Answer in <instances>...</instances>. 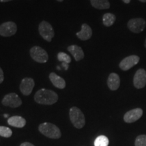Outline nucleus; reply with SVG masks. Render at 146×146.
Returning <instances> with one entry per match:
<instances>
[{"label":"nucleus","instance_id":"nucleus-1","mask_svg":"<svg viewBox=\"0 0 146 146\" xmlns=\"http://www.w3.org/2000/svg\"><path fill=\"white\" fill-rule=\"evenodd\" d=\"M34 99L39 104L52 105L58 102V96L56 92L50 89H41L36 91Z\"/></svg>","mask_w":146,"mask_h":146},{"label":"nucleus","instance_id":"nucleus-2","mask_svg":"<svg viewBox=\"0 0 146 146\" xmlns=\"http://www.w3.org/2000/svg\"><path fill=\"white\" fill-rule=\"evenodd\" d=\"M39 131L49 138L58 139L61 137V131L57 126L50 123H42L39 125Z\"/></svg>","mask_w":146,"mask_h":146},{"label":"nucleus","instance_id":"nucleus-3","mask_svg":"<svg viewBox=\"0 0 146 146\" xmlns=\"http://www.w3.org/2000/svg\"><path fill=\"white\" fill-rule=\"evenodd\" d=\"M70 119L72 125L77 129H81L85 125V118L83 113L77 107H72L69 111Z\"/></svg>","mask_w":146,"mask_h":146},{"label":"nucleus","instance_id":"nucleus-4","mask_svg":"<svg viewBox=\"0 0 146 146\" xmlns=\"http://www.w3.org/2000/svg\"><path fill=\"white\" fill-rule=\"evenodd\" d=\"M30 55L33 60L38 63H46L49 59L46 51L39 46L33 47L30 50Z\"/></svg>","mask_w":146,"mask_h":146},{"label":"nucleus","instance_id":"nucleus-5","mask_svg":"<svg viewBox=\"0 0 146 146\" xmlns=\"http://www.w3.org/2000/svg\"><path fill=\"white\" fill-rule=\"evenodd\" d=\"M39 35L45 41L50 42L54 36V31L52 25L46 21H42L39 25Z\"/></svg>","mask_w":146,"mask_h":146},{"label":"nucleus","instance_id":"nucleus-6","mask_svg":"<svg viewBox=\"0 0 146 146\" xmlns=\"http://www.w3.org/2000/svg\"><path fill=\"white\" fill-rule=\"evenodd\" d=\"M145 27L146 21L141 18H133L127 23L128 29L134 33H140L143 31Z\"/></svg>","mask_w":146,"mask_h":146},{"label":"nucleus","instance_id":"nucleus-7","mask_svg":"<svg viewBox=\"0 0 146 146\" xmlns=\"http://www.w3.org/2000/svg\"><path fill=\"white\" fill-rule=\"evenodd\" d=\"M2 104L5 106H9L10 108H18L22 105V100L20 97L16 94L11 93L7 94L3 98Z\"/></svg>","mask_w":146,"mask_h":146},{"label":"nucleus","instance_id":"nucleus-8","mask_svg":"<svg viewBox=\"0 0 146 146\" xmlns=\"http://www.w3.org/2000/svg\"><path fill=\"white\" fill-rule=\"evenodd\" d=\"M17 31V25L14 22H5L0 25V35L2 36H11Z\"/></svg>","mask_w":146,"mask_h":146},{"label":"nucleus","instance_id":"nucleus-9","mask_svg":"<svg viewBox=\"0 0 146 146\" xmlns=\"http://www.w3.org/2000/svg\"><path fill=\"white\" fill-rule=\"evenodd\" d=\"M140 58L138 56L136 55H132L126 57L125 58L122 60L119 64V67L121 70L124 71L128 70L131 69L132 67L135 66L136 64H137L139 62Z\"/></svg>","mask_w":146,"mask_h":146},{"label":"nucleus","instance_id":"nucleus-10","mask_svg":"<svg viewBox=\"0 0 146 146\" xmlns=\"http://www.w3.org/2000/svg\"><path fill=\"white\" fill-rule=\"evenodd\" d=\"M133 84L137 89H142L146 85V71L145 69L140 68L135 74Z\"/></svg>","mask_w":146,"mask_h":146},{"label":"nucleus","instance_id":"nucleus-11","mask_svg":"<svg viewBox=\"0 0 146 146\" xmlns=\"http://www.w3.org/2000/svg\"><path fill=\"white\" fill-rule=\"evenodd\" d=\"M35 87V81L32 78L26 77L22 80L20 85V90L24 96H28L32 93Z\"/></svg>","mask_w":146,"mask_h":146},{"label":"nucleus","instance_id":"nucleus-12","mask_svg":"<svg viewBox=\"0 0 146 146\" xmlns=\"http://www.w3.org/2000/svg\"><path fill=\"white\" fill-rule=\"evenodd\" d=\"M143 115V110L141 108H135L127 112L124 116V120L127 123H132L137 121Z\"/></svg>","mask_w":146,"mask_h":146},{"label":"nucleus","instance_id":"nucleus-13","mask_svg":"<svg viewBox=\"0 0 146 146\" xmlns=\"http://www.w3.org/2000/svg\"><path fill=\"white\" fill-rule=\"evenodd\" d=\"M92 29L87 24H83L81 26V30L76 33V36L82 41H87L90 39L92 36Z\"/></svg>","mask_w":146,"mask_h":146},{"label":"nucleus","instance_id":"nucleus-14","mask_svg":"<svg viewBox=\"0 0 146 146\" xmlns=\"http://www.w3.org/2000/svg\"><path fill=\"white\" fill-rule=\"evenodd\" d=\"M108 86L112 91H116L119 88L120 84V79L119 76L116 73L112 72L110 74L107 81Z\"/></svg>","mask_w":146,"mask_h":146},{"label":"nucleus","instance_id":"nucleus-15","mask_svg":"<svg viewBox=\"0 0 146 146\" xmlns=\"http://www.w3.org/2000/svg\"><path fill=\"white\" fill-rule=\"evenodd\" d=\"M67 50L72 55V56L76 61L78 62L84 58L85 54H84L83 49L81 47L78 46L76 45H72L68 46Z\"/></svg>","mask_w":146,"mask_h":146},{"label":"nucleus","instance_id":"nucleus-16","mask_svg":"<svg viewBox=\"0 0 146 146\" xmlns=\"http://www.w3.org/2000/svg\"><path fill=\"white\" fill-rule=\"evenodd\" d=\"M49 78H50V81L53 85L56 87L60 89H63L65 88L66 81L61 76H58V74H56L54 72H51L50 76H49Z\"/></svg>","mask_w":146,"mask_h":146},{"label":"nucleus","instance_id":"nucleus-17","mask_svg":"<svg viewBox=\"0 0 146 146\" xmlns=\"http://www.w3.org/2000/svg\"><path fill=\"white\" fill-rule=\"evenodd\" d=\"M8 123L12 127L23 128L26 125V120L21 116H14L8 118Z\"/></svg>","mask_w":146,"mask_h":146},{"label":"nucleus","instance_id":"nucleus-18","mask_svg":"<svg viewBox=\"0 0 146 146\" xmlns=\"http://www.w3.org/2000/svg\"><path fill=\"white\" fill-rule=\"evenodd\" d=\"M93 7L98 10H106L110 7L108 0H90Z\"/></svg>","mask_w":146,"mask_h":146},{"label":"nucleus","instance_id":"nucleus-19","mask_svg":"<svg viewBox=\"0 0 146 146\" xmlns=\"http://www.w3.org/2000/svg\"><path fill=\"white\" fill-rule=\"evenodd\" d=\"M116 20V17L114 14L112 13H106L104 14L103 18H102V21L105 27H109L114 25Z\"/></svg>","mask_w":146,"mask_h":146},{"label":"nucleus","instance_id":"nucleus-20","mask_svg":"<svg viewBox=\"0 0 146 146\" xmlns=\"http://www.w3.org/2000/svg\"><path fill=\"white\" fill-rule=\"evenodd\" d=\"M108 138L104 135H100L98 137L94 142L95 146H108Z\"/></svg>","mask_w":146,"mask_h":146},{"label":"nucleus","instance_id":"nucleus-21","mask_svg":"<svg viewBox=\"0 0 146 146\" xmlns=\"http://www.w3.org/2000/svg\"><path fill=\"white\" fill-rule=\"evenodd\" d=\"M58 60L62 62H65L69 64L71 62L72 60L71 58L68 56V54H66L64 52H59L58 54Z\"/></svg>","mask_w":146,"mask_h":146},{"label":"nucleus","instance_id":"nucleus-22","mask_svg":"<svg viewBox=\"0 0 146 146\" xmlns=\"http://www.w3.org/2000/svg\"><path fill=\"white\" fill-rule=\"evenodd\" d=\"M12 135V131L10 128L0 126V136L3 137H10Z\"/></svg>","mask_w":146,"mask_h":146},{"label":"nucleus","instance_id":"nucleus-23","mask_svg":"<svg viewBox=\"0 0 146 146\" xmlns=\"http://www.w3.org/2000/svg\"><path fill=\"white\" fill-rule=\"evenodd\" d=\"M135 146H146V135H141L136 138Z\"/></svg>","mask_w":146,"mask_h":146},{"label":"nucleus","instance_id":"nucleus-24","mask_svg":"<svg viewBox=\"0 0 146 146\" xmlns=\"http://www.w3.org/2000/svg\"><path fill=\"white\" fill-rule=\"evenodd\" d=\"M4 80V75H3V70L0 67V83H1Z\"/></svg>","mask_w":146,"mask_h":146},{"label":"nucleus","instance_id":"nucleus-25","mask_svg":"<svg viewBox=\"0 0 146 146\" xmlns=\"http://www.w3.org/2000/svg\"><path fill=\"white\" fill-rule=\"evenodd\" d=\"M62 67L64 68L65 70H67L69 68V64L62 62Z\"/></svg>","mask_w":146,"mask_h":146},{"label":"nucleus","instance_id":"nucleus-26","mask_svg":"<svg viewBox=\"0 0 146 146\" xmlns=\"http://www.w3.org/2000/svg\"><path fill=\"white\" fill-rule=\"evenodd\" d=\"M20 146H35V145H33L32 143H29V142H25V143H22Z\"/></svg>","mask_w":146,"mask_h":146},{"label":"nucleus","instance_id":"nucleus-27","mask_svg":"<svg viewBox=\"0 0 146 146\" xmlns=\"http://www.w3.org/2000/svg\"><path fill=\"white\" fill-rule=\"evenodd\" d=\"M123 1L125 3H129L131 2V0H123Z\"/></svg>","mask_w":146,"mask_h":146},{"label":"nucleus","instance_id":"nucleus-28","mask_svg":"<svg viewBox=\"0 0 146 146\" xmlns=\"http://www.w3.org/2000/svg\"><path fill=\"white\" fill-rule=\"evenodd\" d=\"M12 0H0V2H8V1H10Z\"/></svg>","mask_w":146,"mask_h":146},{"label":"nucleus","instance_id":"nucleus-29","mask_svg":"<svg viewBox=\"0 0 146 146\" xmlns=\"http://www.w3.org/2000/svg\"><path fill=\"white\" fill-rule=\"evenodd\" d=\"M139 1H141L142 3H145L146 2V0H139Z\"/></svg>","mask_w":146,"mask_h":146},{"label":"nucleus","instance_id":"nucleus-30","mask_svg":"<svg viewBox=\"0 0 146 146\" xmlns=\"http://www.w3.org/2000/svg\"><path fill=\"white\" fill-rule=\"evenodd\" d=\"M8 116H9L8 114H4V117H5V118H8Z\"/></svg>","mask_w":146,"mask_h":146},{"label":"nucleus","instance_id":"nucleus-31","mask_svg":"<svg viewBox=\"0 0 146 146\" xmlns=\"http://www.w3.org/2000/svg\"><path fill=\"white\" fill-rule=\"evenodd\" d=\"M57 69H58V70H61V68H60V67H59V66L57 67Z\"/></svg>","mask_w":146,"mask_h":146},{"label":"nucleus","instance_id":"nucleus-32","mask_svg":"<svg viewBox=\"0 0 146 146\" xmlns=\"http://www.w3.org/2000/svg\"><path fill=\"white\" fill-rule=\"evenodd\" d=\"M58 1H60V2H62V1H63L64 0H57Z\"/></svg>","mask_w":146,"mask_h":146},{"label":"nucleus","instance_id":"nucleus-33","mask_svg":"<svg viewBox=\"0 0 146 146\" xmlns=\"http://www.w3.org/2000/svg\"><path fill=\"white\" fill-rule=\"evenodd\" d=\"M145 48H146V38H145Z\"/></svg>","mask_w":146,"mask_h":146}]
</instances>
